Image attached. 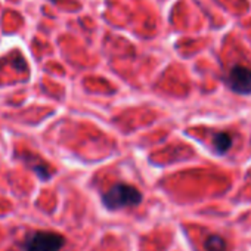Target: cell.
Instances as JSON below:
<instances>
[{
    "label": "cell",
    "instance_id": "6da1fadb",
    "mask_svg": "<svg viewBox=\"0 0 251 251\" xmlns=\"http://www.w3.org/2000/svg\"><path fill=\"white\" fill-rule=\"evenodd\" d=\"M141 201H142L141 192L135 186L126 185V183H115L103 195V204L109 210L133 207V205H138Z\"/></svg>",
    "mask_w": 251,
    "mask_h": 251
},
{
    "label": "cell",
    "instance_id": "7a4b0ae2",
    "mask_svg": "<svg viewBox=\"0 0 251 251\" xmlns=\"http://www.w3.org/2000/svg\"><path fill=\"white\" fill-rule=\"evenodd\" d=\"M64 242V236L59 233L36 232L25 241L24 251H59Z\"/></svg>",
    "mask_w": 251,
    "mask_h": 251
},
{
    "label": "cell",
    "instance_id": "3957f363",
    "mask_svg": "<svg viewBox=\"0 0 251 251\" xmlns=\"http://www.w3.org/2000/svg\"><path fill=\"white\" fill-rule=\"evenodd\" d=\"M226 84L230 90L239 95L251 93V70L242 65H235L226 75Z\"/></svg>",
    "mask_w": 251,
    "mask_h": 251
},
{
    "label": "cell",
    "instance_id": "277c9868",
    "mask_svg": "<svg viewBox=\"0 0 251 251\" xmlns=\"http://www.w3.org/2000/svg\"><path fill=\"white\" fill-rule=\"evenodd\" d=\"M230 147H232V138L227 133L222 132V133L214 135V138H213V148H214V151L219 155L226 154Z\"/></svg>",
    "mask_w": 251,
    "mask_h": 251
},
{
    "label": "cell",
    "instance_id": "5b68a950",
    "mask_svg": "<svg viewBox=\"0 0 251 251\" xmlns=\"http://www.w3.org/2000/svg\"><path fill=\"white\" fill-rule=\"evenodd\" d=\"M205 251H225L226 250V241L219 235H210L204 242Z\"/></svg>",
    "mask_w": 251,
    "mask_h": 251
}]
</instances>
